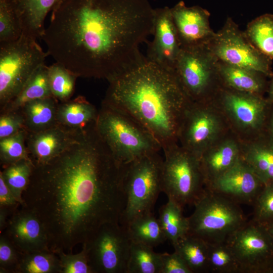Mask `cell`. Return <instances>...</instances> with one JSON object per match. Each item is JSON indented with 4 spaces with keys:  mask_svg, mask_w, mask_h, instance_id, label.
I'll list each match as a JSON object with an SVG mask.
<instances>
[{
    "mask_svg": "<svg viewBox=\"0 0 273 273\" xmlns=\"http://www.w3.org/2000/svg\"><path fill=\"white\" fill-rule=\"evenodd\" d=\"M123 166L102 140L96 123L59 156L33 166L22 206L42 221L51 251L72 253L103 225L119 223L126 204Z\"/></svg>",
    "mask_w": 273,
    "mask_h": 273,
    "instance_id": "obj_1",
    "label": "cell"
},
{
    "mask_svg": "<svg viewBox=\"0 0 273 273\" xmlns=\"http://www.w3.org/2000/svg\"><path fill=\"white\" fill-rule=\"evenodd\" d=\"M253 205L252 220L264 225L273 223V184L264 185Z\"/></svg>",
    "mask_w": 273,
    "mask_h": 273,
    "instance_id": "obj_38",
    "label": "cell"
},
{
    "mask_svg": "<svg viewBox=\"0 0 273 273\" xmlns=\"http://www.w3.org/2000/svg\"><path fill=\"white\" fill-rule=\"evenodd\" d=\"M109 83L102 103L138 122L156 140L163 151L178 144L180 126L191 101L174 70L145 57Z\"/></svg>",
    "mask_w": 273,
    "mask_h": 273,
    "instance_id": "obj_3",
    "label": "cell"
},
{
    "mask_svg": "<svg viewBox=\"0 0 273 273\" xmlns=\"http://www.w3.org/2000/svg\"><path fill=\"white\" fill-rule=\"evenodd\" d=\"M21 204L5 183L0 174V207L16 211Z\"/></svg>",
    "mask_w": 273,
    "mask_h": 273,
    "instance_id": "obj_43",
    "label": "cell"
},
{
    "mask_svg": "<svg viewBox=\"0 0 273 273\" xmlns=\"http://www.w3.org/2000/svg\"><path fill=\"white\" fill-rule=\"evenodd\" d=\"M22 33L21 24L13 3L0 2V43L16 40Z\"/></svg>",
    "mask_w": 273,
    "mask_h": 273,
    "instance_id": "obj_37",
    "label": "cell"
},
{
    "mask_svg": "<svg viewBox=\"0 0 273 273\" xmlns=\"http://www.w3.org/2000/svg\"><path fill=\"white\" fill-rule=\"evenodd\" d=\"M161 273H192L181 257L175 251L161 253Z\"/></svg>",
    "mask_w": 273,
    "mask_h": 273,
    "instance_id": "obj_42",
    "label": "cell"
},
{
    "mask_svg": "<svg viewBox=\"0 0 273 273\" xmlns=\"http://www.w3.org/2000/svg\"><path fill=\"white\" fill-rule=\"evenodd\" d=\"M21 109L1 113L0 139L12 135L25 128Z\"/></svg>",
    "mask_w": 273,
    "mask_h": 273,
    "instance_id": "obj_41",
    "label": "cell"
},
{
    "mask_svg": "<svg viewBox=\"0 0 273 273\" xmlns=\"http://www.w3.org/2000/svg\"><path fill=\"white\" fill-rule=\"evenodd\" d=\"M264 186L241 157L230 169L205 188L239 204H253Z\"/></svg>",
    "mask_w": 273,
    "mask_h": 273,
    "instance_id": "obj_16",
    "label": "cell"
},
{
    "mask_svg": "<svg viewBox=\"0 0 273 273\" xmlns=\"http://www.w3.org/2000/svg\"><path fill=\"white\" fill-rule=\"evenodd\" d=\"M207 47L219 62L273 75L271 60L258 51L231 17L215 32Z\"/></svg>",
    "mask_w": 273,
    "mask_h": 273,
    "instance_id": "obj_12",
    "label": "cell"
},
{
    "mask_svg": "<svg viewBox=\"0 0 273 273\" xmlns=\"http://www.w3.org/2000/svg\"><path fill=\"white\" fill-rule=\"evenodd\" d=\"M241 140L232 131L200 156L205 187L230 169L241 158Z\"/></svg>",
    "mask_w": 273,
    "mask_h": 273,
    "instance_id": "obj_20",
    "label": "cell"
},
{
    "mask_svg": "<svg viewBox=\"0 0 273 273\" xmlns=\"http://www.w3.org/2000/svg\"><path fill=\"white\" fill-rule=\"evenodd\" d=\"M231 131L226 118L212 101L191 102L180 126L178 143L200 157Z\"/></svg>",
    "mask_w": 273,
    "mask_h": 273,
    "instance_id": "obj_11",
    "label": "cell"
},
{
    "mask_svg": "<svg viewBox=\"0 0 273 273\" xmlns=\"http://www.w3.org/2000/svg\"><path fill=\"white\" fill-rule=\"evenodd\" d=\"M163 151L162 192L183 208L194 205L205 188L200 157L178 144Z\"/></svg>",
    "mask_w": 273,
    "mask_h": 273,
    "instance_id": "obj_8",
    "label": "cell"
},
{
    "mask_svg": "<svg viewBox=\"0 0 273 273\" xmlns=\"http://www.w3.org/2000/svg\"><path fill=\"white\" fill-rule=\"evenodd\" d=\"M33 166L30 159H25L5 166L0 172L21 206L23 204V194L29 184Z\"/></svg>",
    "mask_w": 273,
    "mask_h": 273,
    "instance_id": "obj_33",
    "label": "cell"
},
{
    "mask_svg": "<svg viewBox=\"0 0 273 273\" xmlns=\"http://www.w3.org/2000/svg\"><path fill=\"white\" fill-rule=\"evenodd\" d=\"M64 0H13L22 33L37 39L41 38L45 27L44 20Z\"/></svg>",
    "mask_w": 273,
    "mask_h": 273,
    "instance_id": "obj_23",
    "label": "cell"
},
{
    "mask_svg": "<svg viewBox=\"0 0 273 273\" xmlns=\"http://www.w3.org/2000/svg\"><path fill=\"white\" fill-rule=\"evenodd\" d=\"M99 110L83 96L59 102L56 119L58 124L71 129L81 130L96 122Z\"/></svg>",
    "mask_w": 273,
    "mask_h": 273,
    "instance_id": "obj_24",
    "label": "cell"
},
{
    "mask_svg": "<svg viewBox=\"0 0 273 273\" xmlns=\"http://www.w3.org/2000/svg\"><path fill=\"white\" fill-rule=\"evenodd\" d=\"M159 152L123 164L122 184L126 204L119 223L124 228L135 217L153 213L158 196L162 192L163 159Z\"/></svg>",
    "mask_w": 273,
    "mask_h": 273,
    "instance_id": "obj_5",
    "label": "cell"
},
{
    "mask_svg": "<svg viewBox=\"0 0 273 273\" xmlns=\"http://www.w3.org/2000/svg\"><path fill=\"white\" fill-rule=\"evenodd\" d=\"M96 128L113 156L122 164L162 150L159 143L138 122L103 103Z\"/></svg>",
    "mask_w": 273,
    "mask_h": 273,
    "instance_id": "obj_4",
    "label": "cell"
},
{
    "mask_svg": "<svg viewBox=\"0 0 273 273\" xmlns=\"http://www.w3.org/2000/svg\"><path fill=\"white\" fill-rule=\"evenodd\" d=\"M218 70L222 87L261 96L267 93L269 81L260 72L218 61Z\"/></svg>",
    "mask_w": 273,
    "mask_h": 273,
    "instance_id": "obj_22",
    "label": "cell"
},
{
    "mask_svg": "<svg viewBox=\"0 0 273 273\" xmlns=\"http://www.w3.org/2000/svg\"><path fill=\"white\" fill-rule=\"evenodd\" d=\"M0 1L7 3H13V0H0Z\"/></svg>",
    "mask_w": 273,
    "mask_h": 273,
    "instance_id": "obj_47",
    "label": "cell"
},
{
    "mask_svg": "<svg viewBox=\"0 0 273 273\" xmlns=\"http://www.w3.org/2000/svg\"><path fill=\"white\" fill-rule=\"evenodd\" d=\"M172 246L192 273L209 272V244L204 240L188 234Z\"/></svg>",
    "mask_w": 273,
    "mask_h": 273,
    "instance_id": "obj_26",
    "label": "cell"
},
{
    "mask_svg": "<svg viewBox=\"0 0 273 273\" xmlns=\"http://www.w3.org/2000/svg\"><path fill=\"white\" fill-rule=\"evenodd\" d=\"M265 226L273 240V223L267 224Z\"/></svg>",
    "mask_w": 273,
    "mask_h": 273,
    "instance_id": "obj_46",
    "label": "cell"
},
{
    "mask_svg": "<svg viewBox=\"0 0 273 273\" xmlns=\"http://www.w3.org/2000/svg\"><path fill=\"white\" fill-rule=\"evenodd\" d=\"M271 104L270 110L264 132L273 143V104Z\"/></svg>",
    "mask_w": 273,
    "mask_h": 273,
    "instance_id": "obj_44",
    "label": "cell"
},
{
    "mask_svg": "<svg viewBox=\"0 0 273 273\" xmlns=\"http://www.w3.org/2000/svg\"><path fill=\"white\" fill-rule=\"evenodd\" d=\"M149 0H64L41 38L49 55L78 77L112 79L145 58L153 34Z\"/></svg>",
    "mask_w": 273,
    "mask_h": 273,
    "instance_id": "obj_2",
    "label": "cell"
},
{
    "mask_svg": "<svg viewBox=\"0 0 273 273\" xmlns=\"http://www.w3.org/2000/svg\"><path fill=\"white\" fill-rule=\"evenodd\" d=\"M161 253L153 248L131 242L126 273H161Z\"/></svg>",
    "mask_w": 273,
    "mask_h": 273,
    "instance_id": "obj_32",
    "label": "cell"
},
{
    "mask_svg": "<svg viewBox=\"0 0 273 273\" xmlns=\"http://www.w3.org/2000/svg\"><path fill=\"white\" fill-rule=\"evenodd\" d=\"M60 260L50 250L21 253L15 273H60Z\"/></svg>",
    "mask_w": 273,
    "mask_h": 273,
    "instance_id": "obj_31",
    "label": "cell"
},
{
    "mask_svg": "<svg viewBox=\"0 0 273 273\" xmlns=\"http://www.w3.org/2000/svg\"><path fill=\"white\" fill-rule=\"evenodd\" d=\"M125 228L133 242L154 248L167 240L158 218L153 213L135 217Z\"/></svg>",
    "mask_w": 273,
    "mask_h": 273,
    "instance_id": "obj_28",
    "label": "cell"
},
{
    "mask_svg": "<svg viewBox=\"0 0 273 273\" xmlns=\"http://www.w3.org/2000/svg\"><path fill=\"white\" fill-rule=\"evenodd\" d=\"M184 208L174 200L168 199L159 210L158 219L167 240L173 245L188 234V217L183 215Z\"/></svg>",
    "mask_w": 273,
    "mask_h": 273,
    "instance_id": "obj_29",
    "label": "cell"
},
{
    "mask_svg": "<svg viewBox=\"0 0 273 273\" xmlns=\"http://www.w3.org/2000/svg\"><path fill=\"white\" fill-rule=\"evenodd\" d=\"M153 40L148 46L146 58L164 68L174 70L181 48L171 8L154 9Z\"/></svg>",
    "mask_w": 273,
    "mask_h": 273,
    "instance_id": "obj_17",
    "label": "cell"
},
{
    "mask_svg": "<svg viewBox=\"0 0 273 273\" xmlns=\"http://www.w3.org/2000/svg\"><path fill=\"white\" fill-rule=\"evenodd\" d=\"M131 241L119 223L102 226L83 244L93 273H126Z\"/></svg>",
    "mask_w": 273,
    "mask_h": 273,
    "instance_id": "obj_13",
    "label": "cell"
},
{
    "mask_svg": "<svg viewBox=\"0 0 273 273\" xmlns=\"http://www.w3.org/2000/svg\"><path fill=\"white\" fill-rule=\"evenodd\" d=\"M84 129L73 130L57 123L40 131H27L26 146L29 159L34 166L49 162L76 143Z\"/></svg>",
    "mask_w": 273,
    "mask_h": 273,
    "instance_id": "obj_19",
    "label": "cell"
},
{
    "mask_svg": "<svg viewBox=\"0 0 273 273\" xmlns=\"http://www.w3.org/2000/svg\"><path fill=\"white\" fill-rule=\"evenodd\" d=\"M21 252L3 234L0 236V272L15 273Z\"/></svg>",
    "mask_w": 273,
    "mask_h": 273,
    "instance_id": "obj_40",
    "label": "cell"
},
{
    "mask_svg": "<svg viewBox=\"0 0 273 273\" xmlns=\"http://www.w3.org/2000/svg\"><path fill=\"white\" fill-rule=\"evenodd\" d=\"M48 55L36 39L23 34L0 43L1 110L19 94Z\"/></svg>",
    "mask_w": 273,
    "mask_h": 273,
    "instance_id": "obj_7",
    "label": "cell"
},
{
    "mask_svg": "<svg viewBox=\"0 0 273 273\" xmlns=\"http://www.w3.org/2000/svg\"><path fill=\"white\" fill-rule=\"evenodd\" d=\"M173 70L192 102L211 101L222 87L218 60L207 45L181 49Z\"/></svg>",
    "mask_w": 273,
    "mask_h": 273,
    "instance_id": "obj_9",
    "label": "cell"
},
{
    "mask_svg": "<svg viewBox=\"0 0 273 273\" xmlns=\"http://www.w3.org/2000/svg\"><path fill=\"white\" fill-rule=\"evenodd\" d=\"M60 263V273H93L88 260L85 247L76 254L66 253L63 250L55 252Z\"/></svg>",
    "mask_w": 273,
    "mask_h": 273,
    "instance_id": "obj_39",
    "label": "cell"
},
{
    "mask_svg": "<svg viewBox=\"0 0 273 273\" xmlns=\"http://www.w3.org/2000/svg\"><path fill=\"white\" fill-rule=\"evenodd\" d=\"M212 101L240 140L264 131L271 104L266 98L222 87Z\"/></svg>",
    "mask_w": 273,
    "mask_h": 273,
    "instance_id": "obj_10",
    "label": "cell"
},
{
    "mask_svg": "<svg viewBox=\"0 0 273 273\" xmlns=\"http://www.w3.org/2000/svg\"><path fill=\"white\" fill-rule=\"evenodd\" d=\"M48 67L45 64L40 66L19 94L0 111L1 113L18 110L27 102L52 96L49 82Z\"/></svg>",
    "mask_w": 273,
    "mask_h": 273,
    "instance_id": "obj_27",
    "label": "cell"
},
{
    "mask_svg": "<svg viewBox=\"0 0 273 273\" xmlns=\"http://www.w3.org/2000/svg\"><path fill=\"white\" fill-rule=\"evenodd\" d=\"M208 269L215 273H240L239 265L226 242L208 244Z\"/></svg>",
    "mask_w": 273,
    "mask_h": 273,
    "instance_id": "obj_35",
    "label": "cell"
},
{
    "mask_svg": "<svg viewBox=\"0 0 273 273\" xmlns=\"http://www.w3.org/2000/svg\"><path fill=\"white\" fill-rule=\"evenodd\" d=\"M21 207L9 216L2 233L21 253L50 250L48 233L39 217L31 209Z\"/></svg>",
    "mask_w": 273,
    "mask_h": 273,
    "instance_id": "obj_15",
    "label": "cell"
},
{
    "mask_svg": "<svg viewBox=\"0 0 273 273\" xmlns=\"http://www.w3.org/2000/svg\"><path fill=\"white\" fill-rule=\"evenodd\" d=\"M267 100L270 104H273V75L271 77L270 80L268 81V86L267 91Z\"/></svg>",
    "mask_w": 273,
    "mask_h": 273,
    "instance_id": "obj_45",
    "label": "cell"
},
{
    "mask_svg": "<svg viewBox=\"0 0 273 273\" xmlns=\"http://www.w3.org/2000/svg\"><path fill=\"white\" fill-rule=\"evenodd\" d=\"M59 103L51 96L26 103L20 109L24 116L26 130L35 132L57 124L56 115Z\"/></svg>",
    "mask_w": 273,
    "mask_h": 273,
    "instance_id": "obj_25",
    "label": "cell"
},
{
    "mask_svg": "<svg viewBox=\"0 0 273 273\" xmlns=\"http://www.w3.org/2000/svg\"><path fill=\"white\" fill-rule=\"evenodd\" d=\"M240 273L273 272V240L265 225L252 219L228 239Z\"/></svg>",
    "mask_w": 273,
    "mask_h": 273,
    "instance_id": "obj_14",
    "label": "cell"
},
{
    "mask_svg": "<svg viewBox=\"0 0 273 273\" xmlns=\"http://www.w3.org/2000/svg\"><path fill=\"white\" fill-rule=\"evenodd\" d=\"M78 77L61 64L56 62L48 67V78L52 96L59 102L71 99Z\"/></svg>",
    "mask_w": 273,
    "mask_h": 273,
    "instance_id": "obj_34",
    "label": "cell"
},
{
    "mask_svg": "<svg viewBox=\"0 0 273 273\" xmlns=\"http://www.w3.org/2000/svg\"><path fill=\"white\" fill-rule=\"evenodd\" d=\"M194 206L188 234L208 244L226 242L247 221L239 204L206 188Z\"/></svg>",
    "mask_w": 273,
    "mask_h": 273,
    "instance_id": "obj_6",
    "label": "cell"
},
{
    "mask_svg": "<svg viewBox=\"0 0 273 273\" xmlns=\"http://www.w3.org/2000/svg\"><path fill=\"white\" fill-rule=\"evenodd\" d=\"M171 12L181 49L206 46L214 35L206 10L198 6L188 7L180 1Z\"/></svg>",
    "mask_w": 273,
    "mask_h": 273,
    "instance_id": "obj_18",
    "label": "cell"
},
{
    "mask_svg": "<svg viewBox=\"0 0 273 273\" xmlns=\"http://www.w3.org/2000/svg\"><path fill=\"white\" fill-rule=\"evenodd\" d=\"M251 43L273 60V15L264 14L250 21L244 31Z\"/></svg>",
    "mask_w": 273,
    "mask_h": 273,
    "instance_id": "obj_30",
    "label": "cell"
},
{
    "mask_svg": "<svg viewBox=\"0 0 273 273\" xmlns=\"http://www.w3.org/2000/svg\"><path fill=\"white\" fill-rule=\"evenodd\" d=\"M27 132L24 128L12 135L0 139V161L4 166L29 159L26 146Z\"/></svg>",
    "mask_w": 273,
    "mask_h": 273,
    "instance_id": "obj_36",
    "label": "cell"
},
{
    "mask_svg": "<svg viewBox=\"0 0 273 273\" xmlns=\"http://www.w3.org/2000/svg\"><path fill=\"white\" fill-rule=\"evenodd\" d=\"M241 142L243 160L264 185L273 184V143L264 132Z\"/></svg>",
    "mask_w": 273,
    "mask_h": 273,
    "instance_id": "obj_21",
    "label": "cell"
}]
</instances>
